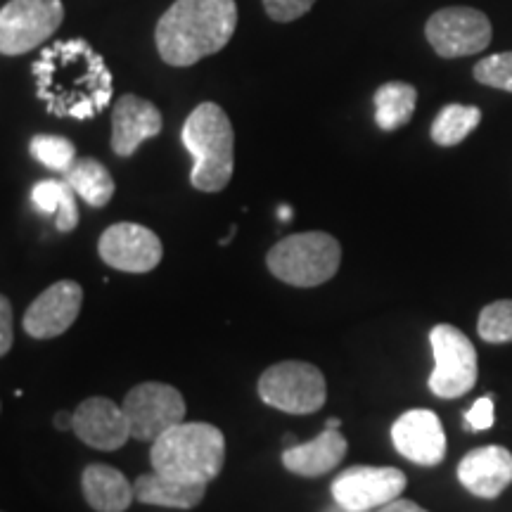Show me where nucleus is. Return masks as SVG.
<instances>
[{
	"label": "nucleus",
	"mask_w": 512,
	"mask_h": 512,
	"mask_svg": "<svg viewBox=\"0 0 512 512\" xmlns=\"http://www.w3.org/2000/svg\"><path fill=\"white\" fill-rule=\"evenodd\" d=\"M36 95L55 117L93 119L110 105L112 72L83 38L55 41L31 67Z\"/></svg>",
	"instance_id": "nucleus-1"
},
{
	"label": "nucleus",
	"mask_w": 512,
	"mask_h": 512,
	"mask_svg": "<svg viewBox=\"0 0 512 512\" xmlns=\"http://www.w3.org/2000/svg\"><path fill=\"white\" fill-rule=\"evenodd\" d=\"M235 27V0H176L157 22L159 57L171 67H190L226 48Z\"/></svg>",
	"instance_id": "nucleus-2"
},
{
	"label": "nucleus",
	"mask_w": 512,
	"mask_h": 512,
	"mask_svg": "<svg viewBox=\"0 0 512 512\" xmlns=\"http://www.w3.org/2000/svg\"><path fill=\"white\" fill-rule=\"evenodd\" d=\"M226 439L209 422H181L152 441L150 463L159 475L181 482L209 484L223 470Z\"/></svg>",
	"instance_id": "nucleus-3"
},
{
	"label": "nucleus",
	"mask_w": 512,
	"mask_h": 512,
	"mask_svg": "<svg viewBox=\"0 0 512 512\" xmlns=\"http://www.w3.org/2000/svg\"><path fill=\"white\" fill-rule=\"evenodd\" d=\"M181 140L192 157L190 181L202 192H219L233 178L235 133L216 102H202L185 119Z\"/></svg>",
	"instance_id": "nucleus-4"
},
{
	"label": "nucleus",
	"mask_w": 512,
	"mask_h": 512,
	"mask_svg": "<svg viewBox=\"0 0 512 512\" xmlns=\"http://www.w3.org/2000/svg\"><path fill=\"white\" fill-rule=\"evenodd\" d=\"M268 271L275 278L294 287H318L335 278L342 247L328 233L290 235L268 252Z\"/></svg>",
	"instance_id": "nucleus-5"
},
{
	"label": "nucleus",
	"mask_w": 512,
	"mask_h": 512,
	"mask_svg": "<svg viewBox=\"0 0 512 512\" xmlns=\"http://www.w3.org/2000/svg\"><path fill=\"white\" fill-rule=\"evenodd\" d=\"M256 389L266 406L292 415L316 413L328 399L323 373L304 361H283L266 368Z\"/></svg>",
	"instance_id": "nucleus-6"
},
{
	"label": "nucleus",
	"mask_w": 512,
	"mask_h": 512,
	"mask_svg": "<svg viewBox=\"0 0 512 512\" xmlns=\"http://www.w3.org/2000/svg\"><path fill=\"white\" fill-rule=\"evenodd\" d=\"M434 370L430 375V392L439 399H458L477 384V349L456 325L441 323L430 332Z\"/></svg>",
	"instance_id": "nucleus-7"
},
{
	"label": "nucleus",
	"mask_w": 512,
	"mask_h": 512,
	"mask_svg": "<svg viewBox=\"0 0 512 512\" xmlns=\"http://www.w3.org/2000/svg\"><path fill=\"white\" fill-rule=\"evenodd\" d=\"M62 19V0H10L0 10V53H29L62 27Z\"/></svg>",
	"instance_id": "nucleus-8"
},
{
	"label": "nucleus",
	"mask_w": 512,
	"mask_h": 512,
	"mask_svg": "<svg viewBox=\"0 0 512 512\" xmlns=\"http://www.w3.org/2000/svg\"><path fill=\"white\" fill-rule=\"evenodd\" d=\"M124 413L131 439L157 441L185 418V399L178 389L162 382H143L124 399Z\"/></svg>",
	"instance_id": "nucleus-9"
},
{
	"label": "nucleus",
	"mask_w": 512,
	"mask_h": 512,
	"mask_svg": "<svg viewBox=\"0 0 512 512\" xmlns=\"http://www.w3.org/2000/svg\"><path fill=\"white\" fill-rule=\"evenodd\" d=\"M425 36L439 57L456 60L489 48L494 29L489 17L475 8H444L427 19Z\"/></svg>",
	"instance_id": "nucleus-10"
},
{
	"label": "nucleus",
	"mask_w": 512,
	"mask_h": 512,
	"mask_svg": "<svg viewBox=\"0 0 512 512\" xmlns=\"http://www.w3.org/2000/svg\"><path fill=\"white\" fill-rule=\"evenodd\" d=\"M406 475L396 467L356 465L335 477L330 491L335 503L356 512H373L396 501L406 489Z\"/></svg>",
	"instance_id": "nucleus-11"
},
{
	"label": "nucleus",
	"mask_w": 512,
	"mask_h": 512,
	"mask_svg": "<svg viewBox=\"0 0 512 512\" xmlns=\"http://www.w3.org/2000/svg\"><path fill=\"white\" fill-rule=\"evenodd\" d=\"M100 259L124 273L155 271L164 256L162 240L138 223H114L100 235Z\"/></svg>",
	"instance_id": "nucleus-12"
},
{
	"label": "nucleus",
	"mask_w": 512,
	"mask_h": 512,
	"mask_svg": "<svg viewBox=\"0 0 512 512\" xmlns=\"http://www.w3.org/2000/svg\"><path fill=\"white\" fill-rule=\"evenodd\" d=\"M83 290L74 280H60L41 292L24 313V330L36 339H53L67 332L79 318Z\"/></svg>",
	"instance_id": "nucleus-13"
},
{
	"label": "nucleus",
	"mask_w": 512,
	"mask_h": 512,
	"mask_svg": "<svg viewBox=\"0 0 512 512\" xmlns=\"http://www.w3.org/2000/svg\"><path fill=\"white\" fill-rule=\"evenodd\" d=\"M392 444L415 465L434 467L446 458V434L437 413L415 408L392 425Z\"/></svg>",
	"instance_id": "nucleus-14"
},
{
	"label": "nucleus",
	"mask_w": 512,
	"mask_h": 512,
	"mask_svg": "<svg viewBox=\"0 0 512 512\" xmlns=\"http://www.w3.org/2000/svg\"><path fill=\"white\" fill-rule=\"evenodd\" d=\"M72 432L98 451H117L131 439L124 408L105 396H93L76 406Z\"/></svg>",
	"instance_id": "nucleus-15"
},
{
	"label": "nucleus",
	"mask_w": 512,
	"mask_h": 512,
	"mask_svg": "<svg viewBox=\"0 0 512 512\" xmlns=\"http://www.w3.org/2000/svg\"><path fill=\"white\" fill-rule=\"evenodd\" d=\"M162 112L150 100L138 95H121L112 110V150L119 157H131L145 140L162 133Z\"/></svg>",
	"instance_id": "nucleus-16"
},
{
	"label": "nucleus",
	"mask_w": 512,
	"mask_h": 512,
	"mask_svg": "<svg viewBox=\"0 0 512 512\" xmlns=\"http://www.w3.org/2000/svg\"><path fill=\"white\" fill-rule=\"evenodd\" d=\"M458 479L472 496L494 501L512 484V453L503 446L475 448L460 460Z\"/></svg>",
	"instance_id": "nucleus-17"
},
{
	"label": "nucleus",
	"mask_w": 512,
	"mask_h": 512,
	"mask_svg": "<svg viewBox=\"0 0 512 512\" xmlns=\"http://www.w3.org/2000/svg\"><path fill=\"white\" fill-rule=\"evenodd\" d=\"M347 439L339 430H328L318 434L316 439L306 441V444H292L283 451V465L292 475L299 477H323L342 463L347 456Z\"/></svg>",
	"instance_id": "nucleus-18"
},
{
	"label": "nucleus",
	"mask_w": 512,
	"mask_h": 512,
	"mask_svg": "<svg viewBox=\"0 0 512 512\" xmlns=\"http://www.w3.org/2000/svg\"><path fill=\"white\" fill-rule=\"evenodd\" d=\"M86 503L98 512H126L136 501V489L124 472L110 465H88L81 475Z\"/></svg>",
	"instance_id": "nucleus-19"
},
{
	"label": "nucleus",
	"mask_w": 512,
	"mask_h": 512,
	"mask_svg": "<svg viewBox=\"0 0 512 512\" xmlns=\"http://www.w3.org/2000/svg\"><path fill=\"white\" fill-rule=\"evenodd\" d=\"M133 489H136V501L145 505L190 510L202 503L207 484L181 482V479L150 472V475H140L136 482H133Z\"/></svg>",
	"instance_id": "nucleus-20"
},
{
	"label": "nucleus",
	"mask_w": 512,
	"mask_h": 512,
	"mask_svg": "<svg viewBox=\"0 0 512 512\" xmlns=\"http://www.w3.org/2000/svg\"><path fill=\"white\" fill-rule=\"evenodd\" d=\"M76 192L67 181H38L31 188V204L41 211V214L53 216L55 228L60 233H72L79 226V207H76Z\"/></svg>",
	"instance_id": "nucleus-21"
},
{
	"label": "nucleus",
	"mask_w": 512,
	"mask_h": 512,
	"mask_svg": "<svg viewBox=\"0 0 512 512\" xmlns=\"http://www.w3.org/2000/svg\"><path fill=\"white\" fill-rule=\"evenodd\" d=\"M64 181L72 185L74 192L83 202L91 204L95 209L107 207V204L112 202L114 190H117L114 178L110 176V171L105 169V164H100L98 159L91 157L76 159L72 169L64 174Z\"/></svg>",
	"instance_id": "nucleus-22"
},
{
	"label": "nucleus",
	"mask_w": 512,
	"mask_h": 512,
	"mask_svg": "<svg viewBox=\"0 0 512 512\" xmlns=\"http://www.w3.org/2000/svg\"><path fill=\"white\" fill-rule=\"evenodd\" d=\"M375 124L382 131H396L411 121L415 105H418V91L411 83L389 81L375 91Z\"/></svg>",
	"instance_id": "nucleus-23"
},
{
	"label": "nucleus",
	"mask_w": 512,
	"mask_h": 512,
	"mask_svg": "<svg viewBox=\"0 0 512 512\" xmlns=\"http://www.w3.org/2000/svg\"><path fill=\"white\" fill-rule=\"evenodd\" d=\"M482 121V110L475 105H446L434 119L430 136L441 147H453L470 136Z\"/></svg>",
	"instance_id": "nucleus-24"
},
{
	"label": "nucleus",
	"mask_w": 512,
	"mask_h": 512,
	"mask_svg": "<svg viewBox=\"0 0 512 512\" xmlns=\"http://www.w3.org/2000/svg\"><path fill=\"white\" fill-rule=\"evenodd\" d=\"M29 152L36 162L57 171V174H67L76 162L74 143L62 136H34L29 143Z\"/></svg>",
	"instance_id": "nucleus-25"
},
{
	"label": "nucleus",
	"mask_w": 512,
	"mask_h": 512,
	"mask_svg": "<svg viewBox=\"0 0 512 512\" xmlns=\"http://www.w3.org/2000/svg\"><path fill=\"white\" fill-rule=\"evenodd\" d=\"M477 332L489 344L512 342V299H501V302L484 306L479 313Z\"/></svg>",
	"instance_id": "nucleus-26"
},
{
	"label": "nucleus",
	"mask_w": 512,
	"mask_h": 512,
	"mask_svg": "<svg viewBox=\"0 0 512 512\" xmlns=\"http://www.w3.org/2000/svg\"><path fill=\"white\" fill-rule=\"evenodd\" d=\"M472 74H475V79L482 86L512 93V50L510 53H496L484 57V60L475 64Z\"/></svg>",
	"instance_id": "nucleus-27"
},
{
	"label": "nucleus",
	"mask_w": 512,
	"mask_h": 512,
	"mask_svg": "<svg viewBox=\"0 0 512 512\" xmlns=\"http://www.w3.org/2000/svg\"><path fill=\"white\" fill-rule=\"evenodd\" d=\"M316 0H264L266 15L275 22H294L313 8Z\"/></svg>",
	"instance_id": "nucleus-28"
},
{
	"label": "nucleus",
	"mask_w": 512,
	"mask_h": 512,
	"mask_svg": "<svg viewBox=\"0 0 512 512\" xmlns=\"http://www.w3.org/2000/svg\"><path fill=\"white\" fill-rule=\"evenodd\" d=\"M465 422L472 432H484L494 427V396H482L472 403L470 411L465 413Z\"/></svg>",
	"instance_id": "nucleus-29"
},
{
	"label": "nucleus",
	"mask_w": 512,
	"mask_h": 512,
	"mask_svg": "<svg viewBox=\"0 0 512 512\" xmlns=\"http://www.w3.org/2000/svg\"><path fill=\"white\" fill-rule=\"evenodd\" d=\"M12 349V306L8 297H0V354Z\"/></svg>",
	"instance_id": "nucleus-30"
},
{
	"label": "nucleus",
	"mask_w": 512,
	"mask_h": 512,
	"mask_svg": "<svg viewBox=\"0 0 512 512\" xmlns=\"http://www.w3.org/2000/svg\"><path fill=\"white\" fill-rule=\"evenodd\" d=\"M377 512H430V510L420 508L418 503L406 501V498H396V501L382 505V508H377Z\"/></svg>",
	"instance_id": "nucleus-31"
},
{
	"label": "nucleus",
	"mask_w": 512,
	"mask_h": 512,
	"mask_svg": "<svg viewBox=\"0 0 512 512\" xmlns=\"http://www.w3.org/2000/svg\"><path fill=\"white\" fill-rule=\"evenodd\" d=\"M55 427L57 430H72L74 427V413H67V411H60L55 415Z\"/></svg>",
	"instance_id": "nucleus-32"
},
{
	"label": "nucleus",
	"mask_w": 512,
	"mask_h": 512,
	"mask_svg": "<svg viewBox=\"0 0 512 512\" xmlns=\"http://www.w3.org/2000/svg\"><path fill=\"white\" fill-rule=\"evenodd\" d=\"M278 219L280 221H290L292 219V209L283 204V207H278Z\"/></svg>",
	"instance_id": "nucleus-33"
},
{
	"label": "nucleus",
	"mask_w": 512,
	"mask_h": 512,
	"mask_svg": "<svg viewBox=\"0 0 512 512\" xmlns=\"http://www.w3.org/2000/svg\"><path fill=\"white\" fill-rule=\"evenodd\" d=\"M323 512H356V510H349V508H344V505H339V503H332L330 508H325Z\"/></svg>",
	"instance_id": "nucleus-34"
},
{
	"label": "nucleus",
	"mask_w": 512,
	"mask_h": 512,
	"mask_svg": "<svg viewBox=\"0 0 512 512\" xmlns=\"http://www.w3.org/2000/svg\"><path fill=\"white\" fill-rule=\"evenodd\" d=\"M339 425H342V420L339 418H330L328 422H325V427H328V430H339Z\"/></svg>",
	"instance_id": "nucleus-35"
},
{
	"label": "nucleus",
	"mask_w": 512,
	"mask_h": 512,
	"mask_svg": "<svg viewBox=\"0 0 512 512\" xmlns=\"http://www.w3.org/2000/svg\"><path fill=\"white\" fill-rule=\"evenodd\" d=\"M235 233H238V226H230V233L226 235V238H223V240H221V245H228V242H230V240H233V235H235Z\"/></svg>",
	"instance_id": "nucleus-36"
}]
</instances>
